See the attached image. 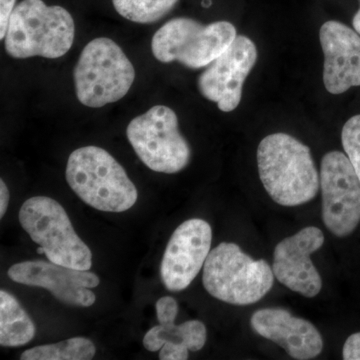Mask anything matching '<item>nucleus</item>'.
Here are the masks:
<instances>
[{
  "instance_id": "7",
  "label": "nucleus",
  "mask_w": 360,
  "mask_h": 360,
  "mask_svg": "<svg viewBox=\"0 0 360 360\" xmlns=\"http://www.w3.org/2000/svg\"><path fill=\"white\" fill-rule=\"evenodd\" d=\"M20 222L53 264L80 270L92 266V252L79 238L65 208L47 196H34L23 203Z\"/></svg>"
},
{
  "instance_id": "6",
  "label": "nucleus",
  "mask_w": 360,
  "mask_h": 360,
  "mask_svg": "<svg viewBox=\"0 0 360 360\" xmlns=\"http://www.w3.org/2000/svg\"><path fill=\"white\" fill-rule=\"evenodd\" d=\"M236 30L227 21L201 25L187 18L167 21L155 33L151 51L158 61H179L188 68H205L236 39Z\"/></svg>"
},
{
  "instance_id": "1",
  "label": "nucleus",
  "mask_w": 360,
  "mask_h": 360,
  "mask_svg": "<svg viewBox=\"0 0 360 360\" xmlns=\"http://www.w3.org/2000/svg\"><path fill=\"white\" fill-rule=\"evenodd\" d=\"M260 180L271 200L283 206H298L314 200L321 187L309 146L286 134H274L257 148Z\"/></svg>"
},
{
  "instance_id": "26",
  "label": "nucleus",
  "mask_w": 360,
  "mask_h": 360,
  "mask_svg": "<svg viewBox=\"0 0 360 360\" xmlns=\"http://www.w3.org/2000/svg\"><path fill=\"white\" fill-rule=\"evenodd\" d=\"M360 1V0H359ZM352 25H354V30L360 35V7L359 11L355 14L354 20H352Z\"/></svg>"
},
{
  "instance_id": "23",
  "label": "nucleus",
  "mask_w": 360,
  "mask_h": 360,
  "mask_svg": "<svg viewBox=\"0 0 360 360\" xmlns=\"http://www.w3.org/2000/svg\"><path fill=\"white\" fill-rule=\"evenodd\" d=\"M188 348L184 345L165 343L160 352L161 360H186L188 359Z\"/></svg>"
},
{
  "instance_id": "9",
  "label": "nucleus",
  "mask_w": 360,
  "mask_h": 360,
  "mask_svg": "<svg viewBox=\"0 0 360 360\" xmlns=\"http://www.w3.org/2000/svg\"><path fill=\"white\" fill-rule=\"evenodd\" d=\"M322 219L338 238L349 236L360 222V180L347 155L330 151L321 167Z\"/></svg>"
},
{
  "instance_id": "21",
  "label": "nucleus",
  "mask_w": 360,
  "mask_h": 360,
  "mask_svg": "<svg viewBox=\"0 0 360 360\" xmlns=\"http://www.w3.org/2000/svg\"><path fill=\"white\" fill-rule=\"evenodd\" d=\"M156 316L160 324L174 322L179 314V304L172 296H165L158 300L155 304Z\"/></svg>"
},
{
  "instance_id": "27",
  "label": "nucleus",
  "mask_w": 360,
  "mask_h": 360,
  "mask_svg": "<svg viewBox=\"0 0 360 360\" xmlns=\"http://www.w3.org/2000/svg\"><path fill=\"white\" fill-rule=\"evenodd\" d=\"M210 4H212V2H210V0H203L202 6L207 7L210 6Z\"/></svg>"
},
{
  "instance_id": "14",
  "label": "nucleus",
  "mask_w": 360,
  "mask_h": 360,
  "mask_svg": "<svg viewBox=\"0 0 360 360\" xmlns=\"http://www.w3.org/2000/svg\"><path fill=\"white\" fill-rule=\"evenodd\" d=\"M319 39L324 53L323 82L331 94L360 86V37L338 21L321 26Z\"/></svg>"
},
{
  "instance_id": "15",
  "label": "nucleus",
  "mask_w": 360,
  "mask_h": 360,
  "mask_svg": "<svg viewBox=\"0 0 360 360\" xmlns=\"http://www.w3.org/2000/svg\"><path fill=\"white\" fill-rule=\"evenodd\" d=\"M253 330L283 348L292 359H314L323 349L319 331L307 319L283 309L257 310L250 319Z\"/></svg>"
},
{
  "instance_id": "8",
  "label": "nucleus",
  "mask_w": 360,
  "mask_h": 360,
  "mask_svg": "<svg viewBox=\"0 0 360 360\" xmlns=\"http://www.w3.org/2000/svg\"><path fill=\"white\" fill-rule=\"evenodd\" d=\"M127 136L139 160L161 174L181 172L188 165L191 149L179 131L172 108L155 105L129 122Z\"/></svg>"
},
{
  "instance_id": "10",
  "label": "nucleus",
  "mask_w": 360,
  "mask_h": 360,
  "mask_svg": "<svg viewBox=\"0 0 360 360\" xmlns=\"http://www.w3.org/2000/svg\"><path fill=\"white\" fill-rule=\"evenodd\" d=\"M257 59L255 42L243 35H238L229 49L198 77L201 96L217 103L224 112L233 111L240 103L243 84L255 68Z\"/></svg>"
},
{
  "instance_id": "12",
  "label": "nucleus",
  "mask_w": 360,
  "mask_h": 360,
  "mask_svg": "<svg viewBox=\"0 0 360 360\" xmlns=\"http://www.w3.org/2000/svg\"><path fill=\"white\" fill-rule=\"evenodd\" d=\"M7 274L14 283L45 288L59 302L79 307L94 304L96 296L90 290L101 283L98 276L89 270L71 269L44 260L14 264Z\"/></svg>"
},
{
  "instance_id": "3",
  "label": "nucleus",
  "mask_w": 360,
  "mask_h": 360,
  "mask_svg": "<svg viewBox=\"0 0 360 360\" xmlns=\"http://www.w3.org/2000/svg\"><path fill=\"white\" fill-rule=\"evenodd\" d=\"M66 181L86 205L105 212L130 210L139 198L124 168L105 149L77 148L66 165Z\"/></svg>"
},
{
  "instance_id": "22",
  "label": "nucleus",
  "mask_w": 360,
  "mask_h": 360,
  "mask_svg": "<svg viewBox=\"0 0 360 360\" xmlns=\"http://www.w3.org/2000/svg\"><path fill=\"white\" fill-rule=\"evenodd\" d=\"M16 0H0V39H6Z\"/></svg>"
},
{
  "instance_id": "24",
  "label": "nucleus",
  "mask_w": 360,
  "mask_h": 360,
  "mask_svg": "<svg viewBox=\"0 0 360 360\" xmlns=\"http://www.w3.org/2000/svg\"><path fill=\"white\" fill-rule=\"evenodd\" d=\"M342 359L360 360V333H354L345 341L342 349Z\"/></svg>"
},
{
  "instance_id": "25",
  "label": "nucleus",
  "mask_w": 360,
  "mask_h": 360,
  "mask_svg": "<svg viewBox=\"0 0 360 360\" xmlns=\"http://www.w3.org/2000/svg\"><path fill=\"white\" fill-rule=\"evenodd\" d=\"M9 198H11V194H9L8 188H7L4 180L1 179L0 180V217L1 219L6 214Z\"/></svg>"
},
{
  "instance_id": "11",
  "label": "nucleus",
  "mask_w": 360,
  "mask_h": 360,
  "mask_svg": "<svg viewBox=\"0 0 360 360\" xmlns=\"http://www.w3.org/2000/svg\"><path fill=\"white\" fill-rule=\"evenodd\" d=\"M212 243V229L205 220L193 219L179 225L168 241L160 274L167 290H186L205 264Z\"/></svg>"
},
{
  "instance_id": "17",
  "label": "nucleus",
  "mask_w": 360,
  "mask_h": 360,
  "mask_svg": "<svg viewBox=\"0 0 360 360\" xmlns=\"http://www.w3.org/2000/svg\"><path fill=\"white\" fill-rule=\"evenodd\" d=\"M206 342L205 324L200 321H188L176 326L174 322L153 326L144 335L143 345L148 352L160 350L165 343L184 345L189 352H198Z\"/></svg>"
},
{
  "instance_id": "18",
  "label": "nucleus",
  "mask_w": 360,
  "mask_h": 360,
  "mask_svg": "<svg viewBox=\"0 0 360 360\" xmlns=\"http://www.w3.org/2000/svg\"><path fill=\"white\" fill-rule=\"evenodd\" d=\"M96 348L89 338L70 340L30 348L21 354V360H90L96 355Z\"/></svg>"
},
{
  "instance_id": "16",
  "label": "nucleus",
  "mask_w": 360,
  "mask_h": 360,
  "mask_svg": "<svg viewBox=\"0 0 360 360\" xmlns=\"http://www.w3.org/2000/svg\"><path fill=\"white\" fill-rule=\"evenodd\" d=\"M34 322L20 302L7 291L0 290V345L18 347L34 338Z\"/></svg>"
},
{
  "instance_id": "5",
  "label": "nucleus",
  "mask_w": 360,
  "mask_h": 360,
  "mask_svg": "<svg viewBox=\"0 0 360 360\" xmlns=\"http://www.w3.org/2000/svg\"><path fill=\"white\" fill-rule=\"evenodd\" d=\"M73 77L80 103L99 108L127 96L134 84L135 70L120 45L99 37L89 42L80 53Z\"/></svg>"
},
{
  "instance_id": "19",
  "label": "nucleus",
  "mask_w": 360,
  "mask_h": 360,
  "mask_svg": "<svg viewBox=\"0 0 360 360\" xmlns=\"http://www.w3.org/2000/svg\"><path fill=\"white\" fill-rule=\"evenodd\" d=\"M179 0H112L118 14L132 22L148 25L165 18Z\"/></svg>"
},
{
  "instance_id": "2",
  "label": "nucleus",
  "mask_w": 360,
  "mask_h": 360,
  "mask_svg": "<svg viewBox=\"0 0 360 360\" xmlns=\"http://www.w3.org/2000/svg\"><path fill=\"white\" fill-rule=\"evenodd\" d=\"M75 37V20L65 8L22 0L11 15L4 46L13 58L56 59L70 51Z\"/></svg>"
},
{
  "instance_id": "13",
  "label": "nucleus",
  "mask_w": 360,
  "mask_h": 360,
  "mask_svg": "<svg viewBox=\"0 0 360 360\" xmlns=\"http://www.w3.org/2000/svg\"><path fill=\"white\" fill-rule=\"evenodd\" d=\"M323 243V232L315 226L305 227L277 243L272 264L277 281L304 297L312 298L319 295L322 279L310 255Z\"/></svg>"
},
{
  "instance_id": "20",
  "label": "nucleus",
  "mask_w": 360,
  "mask_h": 360,
  "mask_svg": "<svg viewBox=\"0 0 360 360\" xmlns=\"http://www.w3.org/2000/svg\"><path fill=\"white\" fill-rule=\"evenodd\" d=\"M341 141L360 180V115L352 116L345 123L341 132Z\"/></svg>"
},
{
  "instance_id": "4",
  "label": "nucleus",
  "mask_w": 360,
  "mask_h": 360,
  "mask_svg": "<svg viewBox=\"0 0 360 360\" xmlns=\"http://www.w3.org/2000/svg\"><path fill=\"white\" fill-rule=\"evenodd\" d=\"M271 267L253 259L236 243H222L210 250L203 265L202 283L213 297L229 304H253L271 290Z\"/></svg>"
}]
</instances>
